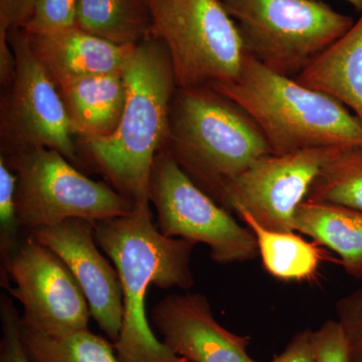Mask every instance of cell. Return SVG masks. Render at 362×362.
Instances as JSON below:
<instances>
[{"mask_svg": "<svg viewBox=\"0 0 362 362\" xmlns=\"http://www.w3.org/2000/svg\"><path fill=\"white\" fill-rule=\"evenodd\" d=\"M98 246L111 259L123 292V323L114 344L120 362H190L154 335L145 311L151 284L187 291L194 284L190 261L197 244L162 235L150 202L133 204L130 214L94 223Z\"/></svg>", "mask_w": 362, "mask_h": 362, "instance_id": "cell-1", "label": "cell"}, {"mask_svg": "<svg viewBox=\"0 0 362 362\" xmlns=\"http://www.w3.org/2000/svg\"><path fill=\"white\" fill-rule=\"evenodd\" d=\"M123 75L126 103L118 127L109 137L77 145L81 166L101 173L135 204L150 202L152 166L168 140L177 84L168 49L154 37L136 45Z\"/></svg>", "mask_w": 362, "mask_h": 362, "instance_id": "cell-2", "label": "cell"}, {"mask_svg": "<svg viewBox=\"0 0 362 362\" xmlns=\"http://www.w3.org/2000/svg\"><path fill=\"white\" fill-rule=\"evenodd\" d=\"M164 148L218 204L226 182L272 154L254 118L237 102L209 87L176 89Z\"/></svg>", "mask_w": 362, "mask_h": 362, "instance_id": "cell-3", "label": "cell"}, {"mask_svg": "<svg viewBox=\"0 0 362 362\" xmlns=\"http://www.w3.org/2000/svg\"><path fill=\"white\" fill-rule=\"evenodd\" d=\"M209 88L237 102L254 118L273 154L362 146V124L344 105L269 70L250 56L237 80Z\"/></svg>", "mask_w": 362, "mask_h": 362, "instance_id": "cell-4", "label": "cell"}, {"mask_svg": "<svg viewBox=\"0 0 362 362\" xmlns=\"http://www.w3.org/2000/svg\"><path fill=\"white\" fill-rule=\"evenodd\" d=\"M247 56L296 78L354 23L319 0H221Z\"/></svg>", "mask_w": 362, "mask_h": 362, "instance_id": "cell-5", "label": "cell"}, {"mask_svg": "<svg viewBox=\"0 0 362 362\" xmlns=\"http://www.w3.org/2000/svg\"><path fill=\"white\" fill-rule=\"evenodd\" d=\"M153 37L168 49L177 88L237 80L247 54L221 0H149Z\"/></svg>", "mask_w": 362, "mask_h": 362, "instance_id": "cell-6", "label": "cell"}, {"mask_svg": "<svg viewBox=\"0 0 362 362\" xmlns=\"http://www.w3.org/2000/svg\"><path fill=\"white\" fill-rule=\"evenodd\" d=\"M0 159L18 177L16 213L25 233L70 218H118L133 209L109 183L90 180L56 150L35 148Z\"/></svg>", "mask_w": 362, "mask_h": 362, "instance_id": "cell-7", "label": "cell"}, {"mask_svg": "<svg viewBox=\"0 0 362 362\" xmlns=\"http://www.w3.org/2000/svg\"><path fill=\"white\" fill-rule=\"evenodd\" d=\"M149 199L162 235L206 245L216 263H244L259 256L252 230L197 187L165 148L154 159Z\"/></svg>", "mask_w": 362, "mask_h": 362, "instance_id": "cell-8", "label": "cell"}, {"mask_svg": "<svg viewBox=\"0 0 362 362\" xmlns=\"http://www.w3.org/2000/svg\"><path fill=\"white\" fill-rule=\"evenodd\" d=\"M7 33L16 57V76L0 101V156L47 148L81 166L77 141L58 88L33 54L25 30L16 28Z\"/></svg>", "mask_w": 362, "mask_h": 362, "instance_id": "cell-9", "label": "cell"}, {"mask_svg": "<svg viewBox=\"0 0 362 362\" xmlns=\"http://www.w3.org/2000/svg\"><path fill=\"white\" fill-rule=\"evenodd\" d=\"M0 266V284L23 305L21 326L51 335L88 330L87 298L58 255L26 233Z\"/></svg>", "mask_w": 362, "mask_h": 362, "instance_id": "cell-10", "label": "cell"}, {"mask_svg": "<svg viewBox=\"0 0 362 362\" xmlns=\"http://www.w3.org/2000/svg\"><path fill=\"white\" fill-rule=\"evenodd\" d=\"M341 147L269 154L221 189L220 206L247 211L257 223L277 232H295V214L321 168Z\"/></svg>", "mask_w": 362, "mask_h": 362, "instance_id": "cell-11", "label": "cell"}, {"mask_svg": "<svg viewBox=\"0 0 362 362\" xmlns=\"http://www.w3.org/2000/svg\"><path fill=\"white\" fill-rule=\"evenodd\" d=\"M63 259L82 288L93 316L113 343L123 323V292L116 268L97 247L94 223L70 218L26 233Z\"/></svg>", "mask_w": 362, "mask_h": 362, "instance_id": "cell-12", "label": "cell"}, {"mask_svg": "<svg viewBox=\"0 0 362 362\" xmlns=\"http://www.w3.org/2000/svg\"><path fill=\"white\" fill-rule=\"evenodd\" d=\"M151 320L161 341L190 362H258L247 352L250 338L218 323L202 293L169 294L154 306Z\"/></svg>", "mask_w": 362, "mask_h": 362, "instance_id": "cell-13", "label": "cell"}, {"mask_svg": "<svg viewBox=\"0 0 362 362\" xmlns=\"http://www.w3.org/2000/svg\"><path fill=\"white\" fill-rule=\"evenodd\" d=\"M28 39L57 88L83 78L123 71L136 47L113 44L78 26L52 35H28Z\"/></svg>", "mask_w": 362, "mask_h": 362, "instance_id": "cell-14", "label": "cell"}, {"mask_svg": "<svg viewBox=\"0 0 362 362\" xmlns=\"http://www.w3.org/2000/svg\"><path fill=\"white\" fill-rule=\"evenodd\" d=\"M123 71L83 78L58 87L77 142L103 139L118 127L126 103Z\"/></svg>", "mask_w": 362, "mask_h": 362, "instance_id": "cell-15", "label": "cell"}, {"mask_svg": "<svg viewBox=\"0 0 362 362\" xmlns=\"http://www.w3.org/2000/svg\"><path fill=\"white\" fill-rule=\"evenodd\" d=\"M295 80L334 98L362 124V11L351 28Z\"/></svg>", "mask_w": 362, "mask_h": 362, "instance_id": "cell-16", "label": "cell"}, {"mask_svg": "<svg viewBox=\"0 0 362 362\" xmlns=\"http://www.w3.org/2000/svg\"><path fill=\"white\" fill-rule=\"evenodd\" d=\"M294 228L337 254L347 275L362 279V211L304 201L295 214Z\"/></svg>", "mask_w": 362, "mask_h": 362, "instance_id": "cell-17", "label": "cell"}, {"mask_svg": "<svg viewBox=\"0 0 362 362\" xmlns=\"http://www.w3.org/2000/svg\"><path fill=\"white\" fill-rule=\"evenodd\" d=\"M237 216L254 233L264 268L285 282L310 281L324 259L317 243L307 242L297 232H277L259 225L247 211Z\"/></svg>", "mask_w": 362, "mask_h": 362, "instance_id": "cell-18", "label": "cell"}, {"mask_svg": "<svg viewBox=\"0 0 362 362\" xmlns=\"http://www.w3.org/2000/svg\"><path fill=\"white\" fill-rule=\"evenodd\" d=\"M80 30L119 45H137L153 37L149 0H78Z\"/></svg>", "mask_w": 362, "mask_h": 362, "instance_id": "cell-19", "label": "cell"}, {"mask_svg": "<svg viewBox=\"0 0 362 362\" xmlns=\"http://www.w3.org/2000/svg\"><path fill=\"white\" fill-rule=\"evenodd\" d=\"M21 333L26 351L35 362H120L114 344L89 329L51 335L21 325Z\"/></svg>", "mask_w": 362, "mask_h": 362, "instance_id": "cell-20", "label": "cell"}, {"mask_svg": "<svg viewBox=\"0 0 362 362\" xmlns=\"http://www.w3.org/2000/svg\"><path fill=\"white\" fill-rule=\"evenodd\" d=\"M305 201L362 211V146L338 149L321 168Z\"/></svg>", "mask_w": 362, "mask_h": 362, "instance_id": "cell-21", "label": "cell"}, {"mask_svg": "<svg viewBox=\"0 0 362 362\" xmlns=\"http://www.w3.org/2000/svg\"><path fill=\"white\" fill-rule=\"evenodd\" d=\"M16 173L0 159V264L21 243V225L16 206Z\"/></svg>", "mask_w": 362, "mask_h": 362, "instance_id": "cell-22", "label": "cell"}, {"mask_svg": "<svg viewBox=\"0 0 362 362\" xmlns=\"http://www.w3.org/2000/svg\"><path fill=\"white\" fill-rule=\"evenodd\" d=\"M78 0H37L23 30L28 35H52L77 28Z\"/></svg>", "mask_w": 362, "mask_h": 362, "instance_id": "cell-23", "label": "cell"}, {"mask_svg": "<svg viewBox=\"0 0 362 362\" xmlns=\"http://www.w3.org/2000/svg\"><path fill=\"white\" fill-rule=\"evenodd\" d=\"M0 362H35L26 351L21 333V315L13 300L0 295Z\"/></svg>", "mask_w": 362, "mask_h": 362, "instance_id": "cell-24", "label": "cell"}, {"mask_svg": "<svg viewBox=\"0 0 362 362\" xmlns=\"http://www.w3.org/2000/svg\"><path fill=\"white\" fill-rule=\"evenodd\" d=\"M335 312L349 343L350 362H362V287L338 299Z\"/></svg>", "mask_w": 362, "mask_h": 362, "instance_id": "cell-25", "label": "cell"}, {"mask_svg": "<svg viewBox=\"0 0 362 362\" xmlns=\"http://www.w3.org/2000/svg\"><path fill=\"white\" fill-rule=\"evenodd\" d=\"M312 349L315 362H350L349 343L338 320L325 321L311 330Z\"/></svg>", "mask_w": 362, "mask_h": 362, "instance_id": "cell-26", "label": "cell"}, {"mask_svg": "<svg viewBox=\"0 0 362 362\" xmlns=\"http://www.w3.org/2000/svg\"><path fill=\"white\" fill-rule=\"evenodd\" d=\"M37 0H0V30L23 28Z\"/></svg>", "mask_w": 362, "mask_h": 362, "instance_id": "cell-27", "label": "cell"}, {"mask_svg": "<svg viewBox=\"0 0 362 362\" xmlns=\"http://www.w3.org/2000/svg\"><path fill=\"white\" fill-rule=\"evenodd\" d=\"M270 362H315L312 349L311 330L304 329L296 333L284 350Z\"/></svg>", "mask_w": 362, "mask_h": 362, "instance_id": "cell-28", "label": "cell"}, {"mask_svg": "<svg viewBox=\"0 0 362 362\" xmlns=\"http://www.w3.org/2000/svg\"><path fill=\"white\" fill-rule=\"evenodd\" d=\"M16 76V57L8 40V33L0 30V85L2 90L13 85Z\"/></svg>", "mask_w": 362, "mask_h": 362, "instance_id": "cell-29", "label": "cell"}, {"mask_svg": "<svg viewBox=\"0 0 362 362\" xmlns=\"http://www.w3.org/2000/svg\"><path fill=\"white\" fill-rule=\"evenodd\" d=\"M344 1L349 2L350 6H354L357 11L361 13L362 11V0H344Z\"/></svg>", "mask_w": 362, "mask_h": 362, "instance_id": "cell-30", "label": "cell"}]
</instances>
